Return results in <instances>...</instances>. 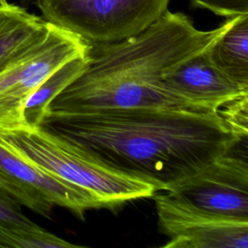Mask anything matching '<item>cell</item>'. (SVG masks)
<instances>
[{"mask_svg":"<svg viewBox=\"0 0 248 248\" xmlns=\"http://www.w3.org/2000/svg\"><path fill=\"white\" fill-rule=\"evenodd\" d=\"M170 0H34L48 23L89 45L122 41L142 32L168 10Z\"/></svg>","mask_w":248,"mask_h":248,"instance_id":"obj_4","label":"cell"},{"mask_svg":"<svg viewBox=\"0 0 248 248\" xmlns=\"http://www.w3.org/2000/svg\"><path fill=\"white\" fill-rule=\"evenodd\" d=\"M0 144L35 167L87 191L107 208L158 192L152 183L107 166L42 127L0 134Z\"/></svg>","mask_w":248,"mask_h":248,"instance_id":"obj_3","label":"cell"},{"mask_svg":"<svg viewBox=\"0 0 248 248\" xmlns=\"http://www.w3.org/2000/svg\"><path fill=\"white\" fill-rule=\"evenodd\" d=\"M88 52L62 64L46 77L31 94L23 108V120L27 129L41 126L52 100L86 69L89 62Z\"/></svg>","mask_w":248,"mask_h":248,"instance_id":"obj_12","label":"cell"},{"mask_svg":"<svg viewBox=\"0 0 248 248\" xmlns=\"http://www.w3.org/2000/svg\"><path fill=\"white\" fill-rule=\"evenodd\" d=\"M0 170L51 204L71 210L79 219H83L88 209L107 208L104 202L87 191L22 160L1 144Z\"/></svg>","mask_w":248,"mask_h":248,"instance_id":"obj_9","label":"cell"},{"mask_svg":"<svg viewBox=\"0 0 248 248\" xmlns=\"http://www.w3.org/2000/svg\"><path fill=\"white\" fill-rule=\"evenodd\" d=\"M165 248H248V220L202 209L169 192L153 196Z\"/></svg>","mask_w":248,"mask_h":248,"instance_id":"obj_6","label":"cell"},{"mask_svg":"<svg viewBox=\"0 0 248 248\" xmlns=\"http://www.w3.org/2000/svg\"><path fill=\"white\" fill-rule=\"evenodd\" d=\"M33 3H34V0H19L20 6H22L24 8L29 6V5H31V4H33Z\"/></svg>","mask_w":248,"mask_h":248,"instance_id":"obj_18","label":"cell"},{"mask_svg":"<svg viewBox=\"0 0 248 248\" xmlns=\"http://www.w3.org/2000/svg\"><path fill=\"white\" fill-rule=\"evenodd\" d=\"M0 247L64 248L79 247L46 231L39 225L29 228H0Z\"/></svg>","mask_w":248,"mask_h":248,"instance_id":"obj_13","label":"cell"},{"mask_svg":"<svg viewBox=\"0 0 248 248\" xmlns=\"http://www.w3.org/2000/svg\"><path fill=\"white\" fill-rule=\"evenodd\" d=\"M0 193L13 198L19 204L28 207L34 212L48 217L52 207L50 202L44 200L34 191L17 183L0 170Z\"/></svg>","mask_w":248,"mask_h":248,"instance_id":"obj_14","label":"cell"},{"mask_svg":"<svg viewBox=\"0 0 248 248\" xmlns=\"http://www.w3.org/2000/svg\"><path fill=\"white\" fill-rule=\"evenodd\" d=\"M7 3V0H0V4H5Z\"/></svg>","mask_w":248,"mask_h":248,"instance_id":"obj_19","label":"cell"},{"mask_svg":"<svg viewBox=\"0 0 248 248\" xmlns=\"http://www.w3.org/2000/svg\"><path fill=\"white\" fill-rule=\"evenodd\" d=\"M192 6L205 9L227 19L248 15V0H190Z\"/></svg>","mask_w":248,"mask_h":248,"instance_id":"obj_17","label":"cell"},{"mask_svg":"<svg viewBox=\"0 0 248 248\" xmlns=\"http://www.w3.org/2000/svg\"><path fill=\"white\" fill-rule=\"evenodd\" d=\"M232 150L166 192L206 211L248 220L247 156Z\"/></svg>","mask_w":248,"mask_h":248,"instance_id":"obj_7","label":"cell"},{"mask_svg":"<svg viewBox=\"0 0 248 248\" xmlns=\"http://www.w3.org/2000/svg\"><path fill=\"white\" fill-rule=\"evenodd\" d=\"M203 31L182 13L167 11L138 35L90 45L86 69L49 104L52 112L99 109L179 108L208 110L171 91L165 75L207 49L229 27Z\"/></svg>","mask_w":248,"mask_h":248,"instance_id":"obj_2","label":"cell"},{"mask_svg":"<svg viewBox=\"0 0 248 248\" xmlns=\"http://www.w3.org/2000/svg\"><path fill=\"white\" fill-rule=\"evenodd\" d=\"M89 48L78 36L48 23L46 35L0 72V134L26 128L23 108L31 94L58 67Z\"/></svg>","mask_w":248,"mask_h":248,"instance_id":"obj_5","label":"cell"},{"mask_svg":"<svg viewBox=\"0 0 248 248\" xmlns=\"http://www.w3.org/2000/svg\"><path fill=\"white\" fill-rule=\"evenodd\" d=\"M220 114L240 139L248 136V94L229 102L219 108Z\"/></svg>","mask_w":248,"mask_h":248,"instance_id":"obj_15","label":"cell"},{"mask_svg":"<svg viewBox=\"0 0 248 248\" xmlns=\"http://www.w3.org/2000/svg\"><path fill=\"white\" fill-rule=\"evenodd\" d=\"M48 22L20 5L0 4V72L46 35Z\"/></svg>","mask_w":248,"mask_h":248,"instance_id":"obj_10","label":"cell"},{"mask_svg":"<svg viewBox=\"0 0 248 248\" xmlns=\"http://www.w3.org/2000/svg\"><path fill=\"white\" fill-rule=\"evenodd\" d=\"M207 52L219 70L238 84L248 87V15L232 17L229 27Z\"/></svg>","mask_w":248,"mask_h":248,"instance_id":"obj_11","label":"cell"},{"mask_svg":"<svg viewBox=\"0 0 248 248\" xmlns=\"http://www.w3.org/2000/svg\"><path fill=\"white\" fill-rule=\"evenodd\" d=\"M207 49L168 72L165 82L177 95L217 111L229 102L248 94V87L238 84L219 70L209 58Z\"/></svg>","mask_w":248,"mask_h":248,"instance_id":"obj_8","label":"cell"},{"mask_svg":"<svg viewBox=\"0 0 248 248\" xmlns=\"http://www.w3.org/2000/svg\"><path fill=\"white\" fill-rule=\"evenodd\" d=\"M40 127L165 192L247 141L235 135L219 109L47 111Z\"/></svg>","mask_w":248,"mask_h":248,"instance_id":"obj_1","label":"cell"},{"mask_svg":"<svg viewBox=\"0 0 248 248\" xmlns=\"http://www.w3.org/2000/svg\"><path fill=\"white\" fill-rule=\"evenodd\" d=\"M20 206L13 198L0 193V228H29L37 225L22 213Z\"/></svg>","mask_w":248,"mask_h":248,"instance_id":"obj_16","label":"cell"}]
</instances>
